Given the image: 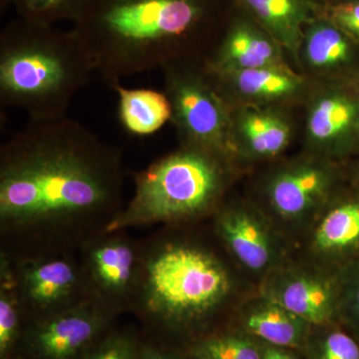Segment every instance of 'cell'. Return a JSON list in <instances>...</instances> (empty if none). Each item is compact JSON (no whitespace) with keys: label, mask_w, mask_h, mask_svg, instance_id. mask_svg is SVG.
Masks as SVG:
<instances>
[{"label":"cell","mask_w":359,"mask_h":359,"mask_svg":"<svg viewBox=\"0 0 359 359\" xmlns=\"http://www.w3.org/2000/svg\"><path fill=\"white\" fill-rule=\"evenodd\" d=\"M121 153L67 116L29 122L0 148L2 252L79 249L122 209Z\"/></svg>","instance_id":"cell-1"},{"label":"cell","mask_w":359,"mask_h":359,"mask_svg":"<svg viewBox=\"0 0 359 359\" xmlns=\"http://www.w3.org/2000/svg\"><path fill=\"white\" fill-rule=\"evenodd\" d=\"M236 0H85L72 29L109 86L179 60L212 55Z\"/></svg>","instance_id":"cell-2"},{"label":"cell","mask_w":359,"mask_h":359,"mask_svg":"<svg viewBox=\"0 0 359 359\" xmlns=\"http://www.w3.org/2000/svg\"><path fill=\"white\" fill-rule=\"evenodd\" d=\"M95 72L88 48L73 29L18 18L0 34V104L22 110L29 122L66 117Z\"/></svg>","instance_id":"cell-3"},{"label":"cell","mask_w":359,"mask_h":359,"mask_svg":"<svg viewBox=\"0 0 359 359\" xmlns=\"http://www.w3.org/2000/svg\"><path fill=\"white\" fill-rule=\"evenodd\" d=\"M233 290L230 269L212 250L186 241H165L142 249L132 306L156 325L187 330L219 313Z\"/></svg>","instance_id":"cell-4"},{"label":"cell","mask_w":359,"mask_h":359,"mask_svg":"<svg viewBox=\"0 0 359 359\" xmlns=\"http://www.w3.org/2000/svg\"><path fill=\"white\" fill-rule=\"evenodd\" d=\"M233 167L222 156L181 144L177 150L134 175L133 197L104 233L181 223L216 212Z\"/></svg>","instance_id":"cell-5"},{"label":"cell","mask_w":359,"mask_h":359,"mask_svg":"<svg viewBox=\"0 0 359 359\" xmlns=\"http://www.w3.org/2000/svg\"><path fill=\"white\" fill-rule=\"evenodd\" d=\"M161 71L181 144L210 151L235 165L231 106L212 82L204 61H175Z\"/></svg>","instance_id":"cell-6"},{"label":"cell","mask_w":359,"mask_h":359,"mask_svg":"<svg viewBox=\"0 0 359 359\" xmlns=\"http://www.w3.org/2000/svg\"><path fill=\"white\" fill-rule=\"evenodd\" d=\"M344 179L340 162L306 153L269 172L262 189V210L283 235L304 231L344 187Z\"/></svg>","instance_id":"cell-7"},{"label":"cell","mask_w":359,"mask_h":359,"mask_svg":"<svg viewBox=\"0 0 359 359\" xmlns=\"http://www.w3.org/2000/svg\"><path fill=\"white\" fill-rule=\"evenodd\" d=\"M8 257L25 323L48 318L91 299L81 262L71 250Z\"/></svg>","instance_id":"cell-8"},{"label":"cell","mask_w":359,"mask_h":359,"mask_svg":"<svg viewBox=\"0 0 359 359\" xmlns=\"http://www.w3.org/2000/svg\"><path fill=\"white\" fill-rule=\"evenodd\" d=\"M117 314L88 299L48 318L26 323L14 359H80L112 330Z\"/></svg>","instance_id":"cell-9"},{"label":"cell","mask_w":359,"mask_h":359,"mask_svg":"<svg viewBox=\"0 0 359 359\" xmlns=\"http://www.w3.org/2000/svg\"><path fill=\"white\" fill-rule=\"evenodd\" d=\"M259 292L311 327L339 321V271L306 259H289L261 280Z\"/></svg>","instance_id":"cell-10"},{"label":"cell","mask_w":359,"mask_h":359,"mask_svg":"<svg viewBox=\"0 0 359 359\" xmlns=\"http://www.w3.org/2000/svg\"><path fill=\"white\" fill-rule=\"evenodd\" d=\"M122 233H100L79 248L90 297L116 313L132 308L142 262V248Z\"/></svg>","instance_id":"cell-11"},{"label":"cell","mask_w":359,"mask_h":359,"mask_svg":"<svg viewBox=\"0 0 359 359\" xmlns=\"http://www.w3.org/2000/svg\"><path fill=\"white\" fill-rule=\"evenodd\" d=\"M215 212V228L229 254L259 282L287 261L283 235L262 208L235 201Z\"/></svg>","instance_id":"cell-12"},{"label":"cell","mask_w":359,"mask_h":359,"mask_svg":"<svg viewBox=\"0 0 359 359\" xmlns=\"http://www.w3.org/2000/svg\"><path fill=\"white\" fill-rule=\"evenodd\" d=\"M308 98L304 126L308 153L335 162L356 153L359 93L353 82L320 83Z\"/></svg>","instance_id":"cell-13"},{"label":"cell","mask_w":359,"mask_h":359,"mask_svg":"<svg viewBox=\"0 0 359 359\" xmlns=\"http://www.w3.org/2000/svg\"><path fill=\"white\" fill-rule=\"evenodd\" d=\"M306 259L339 269L359 259V194L342 187L304 231Z\"/></svg>","instance_id":"cell-14"},{"label":"cell","mask_w":359,"mask_h":359,"mask_svg":"<svg viewBox=\"0 0 359 359\" xmlns=\"http://www.w3.org/2000/svg\"><path fill=\"white\" fill-rule=\"evenodd\" d=\"M207 70L219 93L231 107H283L304 96L309 97L311 91L309 78L290 66L233 72Z\"/></svg>","instance_id":"cell-15"},{"label":"cell","mask_w":359,"mask_h":359,"mask_svg":"<svg viewBox=\"0 0 359 359\" xmlns=\"http://www.w3.org/2000/svg\"><path fill=\"white\" fill-rule=\"evenodd\" d=\"M285 50L237 4L230 22L212 55L205 61L212 72L290 66Z\"/></svg>","instance_id":"cell-16"},{"label":"cell","mask_w":359,"mask_h":359,"mask_svg":"<svg viewBox=\"0 0 359 359\" xmlns=\"http://www.w3.org/2000/svg\"><path fill=\"white\" fill-rule=\"evenodd\" d=\"M299 68L320 83L353 82L359 76V44L320 14L304 27Z\"/></svg>","instance_id":"cell-17"},{"label":"cell","mask_w":359,"mask_h":359,"mask_svg":"<svg viewBox=\"0 0 359 359\" xmlns=\"http://www.w3.org/2000/svg\"><path fill=\"white\" fill-rule=\"evenodd\" d=\"M235 162L271 160L292 141L294 126L283 107H231Z\"/></svg>","instance_id":"cell-18"},{"label":"cell","mask_w":359,"mask_h":359,"mask_svg":"<svg viewBox=\"0 0 359 359\" xmlns=\"http://www.w3.org/2000/svg\"><path fill=\"white\" fill-rule=\"evenodd\" d=\"M289 54L299 67L304 27L323 13L316 0H236Z\"/></svg>","instance_id":"cell-19"},{"label":"cell","mask_w":359,"mask_h":359,"mask_svg":"<svg viewBox=\"0 0 359 359\" xmlns=\"http://www.w3.org/2000/svg\"><path fill=\"white\" fill-rule=\"evenodd\" d=\"M240 320L250 337L287 349H304L311 325L259 292L242 304Z\"/></svg>","instance_id":"cell-20"},{"label":"cell","mask_w":359,"mask_h":359,"mask_svg":"<svg viewBox=\"0 0 359 359\" xmlns=\"http://www.w3.org/2000/svg\"><path fill=\"white\" fill-rule=\"evenodd\" d=\"M117 92L118 116L123 128L134 136L155 134L171 122L172 108L164 91L148 88H125L111 85Z\"/></svg>","instance_id":"cell-21"},{"label":"cell","mask_w":359,"mask_h":359,"mask_svg":"<svg viewBox=\"0 0 359 359\" xmlns=\"http://www.w3.org/2000/svg\"><path fill=\"white\" fill-rule=\"evenodd\" d=\"M25 325V313L14 287L11 257H0V359H14Z\"/></svg>","instance_id":"cell-22"},{"label":"cell","mask_w":359,"mask_h":359,"mask_svg":"<svg viewBox=\"0 0 359 359\" xmlns=\"http://www.w3.org/2000/svg\"><path fill=\"white\" fill-rule=\"evenodd\" d=\"M304 349L309 359H359V339L337 321L311 327Z\"/></svg>","instance_id":"cell-23"},{"label":"cell","mask_w":359,"mask_h":359,"mask_svg":"<svg viewBox=\"0 0 359 359\" xmlns=\"http://www.w3.org/2000/svg\"><path fill=\"white\" fill-rule=\"evenodd\" d=\"M85 0H0L1 11L13 7L22 20L55 25L59 21L76 20Z\"/></svg>","instance_id":"cell-24"},{"label":"cell","mask_w":359,"mask_h":359,"mask_svg":"<svg viewBox=\"0 0 359 359\" xmlns=\"http://www.w3.org/2000/svg\"><path fill=\"white\" fill-rule=\"evenodd\" d=\"M196 346L210 359H263L259 344L242 334L212 335Z\"/></svg>","instance_id":"cell-25"},{"label":"cell","mask_w":359,"mask_h":359,"mask_svg":"<svg viewBox=\"0 0 359 359\" xmlns=\"http://www.w3.org/2000/svg\"><path fill=\"white\" fill-rule=\"evenodd\" d=\"M339 321L359 339V259L339 269Z\"/></svg>","instance_id":"cell-26"},{"label":"cell","mask_w":359,"mask_h":359,"mask_svg":"<svg viewBox=\"0 0 359 359\" xmlns=\"http://www.w3.org/2000/svg\"><path fill=\"white\" fill-rule=\"evenodd\" d=\"M141 346L132 332L110 330L80 359H139Z\"/></svg>","instance_id":"cell-27"},{"label":"cell","mask_w":359,"mask_h":359,"mask_svg":"<svg viewBox=\"0 0 359 359\" xmlns=\"http://www.w3.org/2000/svg\"><path fill=\"white\" fill-rule=\"evenodd\" d=\"M323 14L359 44V0L325 6Z\"/></svg>","instance_id":"cell-28"},{"label":"cell","mask_w":359,"mask_h":359,"mask_svg":"<svg viewBox=\"0 0 359 359\" xmlns=\"http://www.w3.org/2000/svg\"><path fill=\"white\" fill-rule=\"evenodd\" d=\"M139 359H183L173 353H168L155 344H142Z\"/></svg>","instance_id":"cell-29"},{"label":"cell","mask_w":359,"mask_h":359,"mask_svg":"<svg viewBox=\"0 0 359 359\" xmlns=\"http://www.w3.org/2000/svg\"><path fill=\"white\" fill-rule=\"evenodd\" d=\"M262 358L263 359H299L292 354V349L282 348V347L269 346V344H259Z\"/></svg>","instance_id":"cell-30"},{"label":"cell","mask_w":359,"mask_h":359,"mask_svg":"<svg viewBox=\"0 0 359 359\" xmlns=\"http://www.w3.org/2000/svg\"><path fill=\"white\" fill-rule=\"evenodd\" d=\"M348 186L359 194V161L354 164L348 175Z\"/></svg>","instance_id":"cell-31"},{"label":"cell","mask_w":359,"mask_h":359,"mask_svg":"<svg viewBox=\"0 0 359 359\" xmlns=\"http://www.w3.org/2000/svg\"><path fill=\"white\" fill-rule=\"evenodd\" d=\"M183 359H210L204 353L200 351L197 346H195V348L193 349L192 353L189 358H183Z\"/></svg>","instance_id":"cell-32"},{"label":"cell","mask_w":359,"mask_h":359,"mask_svg":"<svg viewBox=\"0 0 359 359\" xmlns=\"http://www.w3.org/2000/svg\"><path fill=\"white\" fill-rule=\"evenodd\" d=\"M323 6H334V4H344V2L356 1V0H316Z\"/></svg>","instance_id":"cell-33"},{"label":"cell","mask_w":359,"mask_h":359,"mask_svg":"<svg viewBox=\"0 0 359 359\" xmlns=\"http://www.w3.org/2000/svg\"><path fill=\"white\" fill-rule=\"evenodd\" d=\"M353 84L359 93V76L356 77L355 79L353 80Z\"/></svg>","instance_id":"cell-34"},{"label":"cell","mask_w":359,"mask_h":359,"mask_svg":"<svg viewBox=\"0 0 359 359\" xmlns=\"http://www.w3.org/2000/svg\"><path fill=\"white\" fill-rule=\"evenodd\" d=\"M356 153H359V130H358V148H356Z\"/></svg>","instance_id":"cell-35"}]
</instances>
